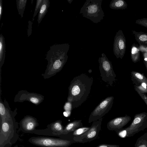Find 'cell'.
Returning a JSON list of instances; mask_svg holds the SVG:
<instances>
[{"label":"cell","instance_id":"obj_35","mask_svg":"<svg viewBox=\"0 0 147 147\" xmlns=\"http://www.w3.org/2000/svg\"><path fill=\"white\" fill-rule=\"evenodd\" d=\"M68 2L70 4H71L72 2L73 1V0H67Z\"/></svg>","mask_w":147,"mask_h":147},{"label":"cell","instance_id":"obj_5","mask_svg":"<svg viewBox=\"0 0 147 147\" xmlns=\"http://www.w3.org/2000/svg\"><path fill=\"white\" fill-rule=\"evenodd\" d=\"M147 128V113L136 114L130 125L121 130L116 131L118 136L122 138L133 136Z\"/></svg>","mask_w":147,"mask_h":147},{"label":"cell","instance_id":"obj_34","mask_svg":"<svg viewBox=\"0 0 147 147\" xmlns=\"http://www.w3.org/2000/svg\"><path fill=\"white\" fill-rule=\"evenodd\" d=\"M144 57V63L146 67L147 72V57L144 53H143Z\"/></svg>","mask_w":147,"mask_h":147},{"label":"cell","instance_id":"obj_36","mask_svg":"<svg viewBox=\"0 0 147 147\" xmlns=\"http://www.w3.org/2000/svg\"><path fill=\"white\" fill-rule=\"evenodd\" d=\"M144 53L147 57V52H143Z\"/></svg>","mask_w":147,"mask_h":147},{"label":"cell","instance_id":"obj_13","mask_svg":"<svg viewBox=\"0 0 147 147\" xmlns=\"http://www.w3.org/2000/svg\"><path fill=\"white\" fill-rule=\"evenodd\" d=\"M19 125L20 130L26 133L32 134L39 123L36 118L26 115L20 121Z\"/></svg>","mask_w":147,"mask_h":147},{"label":"cell","instance_id":"obj_28","mask_svg":"<svg viewBox=\"0 0 147 147\" xmlns=\"http://www.w3.org/2000/svg\"><path fill=\"white\" fill-rule=\"evenodd\" d=\"M135 23L147 28V18L138 19L136 21Z\"/></svg>","mask_w":147,"mask_h":147},{"label":"cell","instance_id":"obj_22","mask_svg":"<svg viewBox=\"0 0 147 147\" xmlns=\"http://www.w3.org/2000/svg\"><path fill=\"white\" fill-rule=\"evenodd\" d=\"M109 6L112 9L123 10L127 8V4L124 0H112Z\"/></svg>","mask_w":147,"mask_h":147},{"label":"cell","instance_id":"obj_32","mask_svg":"<svg viewBox=\"0 0 147 147\" xmlns=\"http://www.w3.org/2000/svg\"><path fill=\"white\" fill-rule=\"evenodd\" d=\"M3 12V0H0V21L2 18Z\"/></svg>","mask_w":147,"mask_h":147},{"label":"cell","instance_id":"obj_24","mask_svg":"<svg viewBox=\"0 0 147 147\" xmlns=\"http://www.w3.org/2000/svg\"><path fill=\"white\" fill-rule=\"evenodd\" d=\"M135 147H147V131L137 139Z\"/></svg>","mask_w":147,"mask_h":147},{"label":"cell","instance_id":"obj_19","mask_svg":"<svg viewBox=\"0 0 147 147\" xmlns=\"http://www.w3.org/2000/svg\"><path fill=\"white\" fill-rule=\"evenodd\" d=\"M5 39L2 35H0V71L1 76V68L4 62L5 55Z\"/></svg>","mask_w":147,"mask_h":147},{"label":"cell","instance_id":"obj_21","mask_svg":"<svg viewBox=\"0 0 147 147\" xmlns=\"http://www.w3.org/2000/svg\"><path fill=\"white\" fill-rule=\"evenodd\" d=\"M131 58L132 61L134 63L140 60V50L139 46L133 43L131 49Z\"/></svg>","mask_w":147,"mask_h":147},{"label":"cell","instance_id":"obj_2","mask_svg":"<svg viewBox=\"0 0 147 147\" xmlns=\"http://www.w3.org/2000/svg\"><path fill=\"white\" fill-rule=\"evenodd\" d=\"M69 47L68 43L55 44L50 47L45 58L48 61L47 68L41 75L45 79L54 76L62 69L68 59Z\"/></svg>","mask_w":147,"mask_h":147},{"label":"cell","instance_id":"obj_8","mask_svg":"<svg viewBox=\"0 0 147 147\" xmlns=\"http://www.w3.org/2000/svg\"><path fill=\"white\" fill-rule=\"evenodd\" d=\"M114 98L110 96L106 98L97 106L91 113L88 122L90 123L102 118L110 110L112 106Z\"/></svg>","mask_w":147,"mask_h":147},{"label":"cell","instance_id":"obj_25","mask_svg":"<svg viewBox=\"0 0 147 147\" xmlns=\"http://www.w3.org/2000/svg\"><path fill=\"white\" fill-rule=\"evenodd\" d=\"M27 1V0H16L18 14L21 16V18L23 17V14Z\"/></svg>","mask_w":147,"mask_h":147},{"label":"cell","instance_id":"obj_30","mask_svg":"<svg viewBox=\"0 0 147 147\" xmlns=\"http://www.w3.org/2000/svg\"><path fill=\"white\" fill-rule=\"evenodd\" d=\"M28 30H27V34L28 36H29L31 34L32 32V22L30 21H28Z\"/></svg>","mask_w":147,"mask_h":147},{"label":"cell","instance_id":"obj_16","mask_svg":"<svg viewBox=\"0 0 147 147\" xmlns=\"http://www.w3.org/2000/svg\"><path fill=\"white\" fill-rule=\"evenodd\" d=\"M131 76L132 82L134 85L139 86L144 84L147 86V78L144 74L133 71L131 72Z\"/></svg>","mask_w":147,"mask_h":147},{"label":"cell","instance_id":"obj_15","mask_svg":"<svg viewBox=\"0 0 147 147\" xmlns=\"http://www.w3.org/2000/svg\"><path fill=\"white\" fill-rule=\"evenodd\" d=\"M17 114V108H16L14 111H12L7 101L2 100L1 97L0 99V118H4Z\"/></svg>","mask_w":147,"mask_h":147},{"label":"cell","instance_id":"obj_9","mask_svg":"<svg viewBox=\"0 0 147 147\" xmlns=\"http://www.w3.org/2000/svg\"><path fill=\"white\" fill-rule=\"evenodd\" d=\"M103 118L94 121L89 129L82 135L73 138L72 141L74 143H85L93 141L98 137L101 128Z\"/></svg>","mask_w":147,"mask_h":147},{"label":"cell","instance_id":"obj_27","mask_svg":"<svg viewBox=\"0 0 147 147\" xmlns=\"http://www.w3.org/2000/svg\"><path fill=\"white\" fill-rule=\"evenodd\" d=\"M134 86L135 90H137L142 93H147V86L145 84H142L139 86L134 85Z\"/></svg>","mask_w":147,"mask_h":147},{"label":"cell","instance_id":"obj_7","mask_svg":"<svg viewBox=\"0 0 147 147\" xmlns=\"http://www.w3.org/2000/svg\"><path fill=\"white\" fill-rule=\"evenodd\" d=\"M101 55L98 60L100 76L103 81L108 83L111 86L116 80V75L113 69L111 62L104 53H102Z\"/></svg>","mask_w":147,"mask_h":147},{"label":"cell","instance_id":"obj_17","mask_svg":"<svg viewBox=\"0 0 147 147\" xmlns=\"http://www.w3.org/2000/svg\"><path fill=\"white\" fill-rule=\"evenodd\" d=\"M90 127L83 126L78 128L74 131L70 132L67 134L61 135L59 137L71 141L73 138L80 136L87 131L89 129Z\"/></svg>","mask_w":147,"mask_h":147},{"label":"cell","instance_id":"obj_23","mask_svg":"<svg viewBox=\"0 0 147 147\" xmlns=\"http://www.w3.org/2000/svg\"><path fill=\"white\" fill-rule=\"evenodd\" d=\"M49 0H44L38 15L37 21L38 24H40L46 14L49 6Z\"/></svg>","mask_w":147,"mask_h":147},{"label":"cell","instance_id":"obj_37","mask_svg":"<svg viewBox=\"0 0 147 147\" xmlns=\"http://www.w3.org/2000/svg\"><path fill=\"white\" fill-rule=\"evenodd\" d=\"M13 147H19L18 145H16Z\"/></svg>","mask_w":147,"mask_h":147},{"label":"cell","instance_id":"obj_26","mask_svg":"<svg viewBox=\"0 0 147 147\" xmlns=\"http://www.w3.org/2000/svg\"><path fill=\"white\" fill-rule=\"evenodd\" d=\"M43 1L44 0H36L34 13L32 18L33 21H34L35 17L36 15L38 12L39 11Z\"/></svg>","mask_w":147,"mask_h":147},{"label":"cell","instance_id":"obj_3","mask_svg":"<svg viewBox=\"0 0 147 147\" xmlns=\"http://www.w3.org/2000/svg\"><path fill=\"white\" fill-rule=\"evenodd\" d=\"M16 115L0 118V147H11L18 140V123L15 118Z\"/></svg>","mask_w":147,"mask_h":147},{"label":"cell","instance_id":"obj_12","mask_svg":"<svg viewBox=\"0 0 147 147\" xmlns=\"http://www.w3.org/2000/svg\"><path fill=\"white\" fill-rule=\"evenodd\" d=\"M126 48L125 37L122 31L119 30L115 36L113 45V52L117 58H123L125 52Z\"/></svg>","mask_w":147,"mask_h":147},{"label":"cell","instance_id":"obj_14","mask_svg":"<svg viewBox=\"0 0 147 147\" xmlns=\"http://www.w3.org/2000/svg\"><path fill=\"white\" fill-rule=\"evenodd\" d=\"M131 119V117L126 115L123 116L115 118L107 123V127L109 130L119 131L121 130Z\"/></svg>","mask_w":147,"mask_h":147},{"label":"cell","instance_id":"obj_4","mask_svg":"<svg viewBox=\"0 0 147 147\" xmlns=\"http://www.w3.org/2000/svg\"><path fill=\"white\" fill-rule=\"evenodd\" d=\"M102 0H87L80 11L83 16L98 23L103 20L105 13L101 7Z\"/></svg>","mask_w":147,"mask_h":147},{"label":"cell","instance_id":"obj_20","mask_svg":"<svg viewBox=\"0 0 147 147\" xmlns=\"http://www.w3.org/2000/svg\"><path fill=\"white\" fill-rule=\"evenodd\" d=\"M132 32L139 46H147V33L137 32L134 30H133Z\"/></svg>","mask_w":147,"mask_h":147},{"label":"cell","instance_id":"obj_18","mask_svg":"<svg viewBox=\"0 0 147 147\" xmlns=\"http://www.w3.org/2000/svg\"><path fill=\"white\" fill-rule=\"evenodd\" d=\"M82 121L81 120H76L68 123L64 127L62 135L67 134L78 128L83 127Z\"/></svg>","mask_w":147,"mask_h":147},{"label":"cell","instance_id":"obj_1","mask_svg":"<svg viewBox=\"0 0 147 147\" xmlns=\"http://www.w3.org/2000/svg\"><path fill=\"white\" fill-rule=\"evenodd\" d=\"M93 78L82 73L74 77L68 88L67 102L73 109L80 106L86 100L90 92Z\"/></svg>","mask_w":147,"mask_h":147},{"label":"cell","instance_id":"obj_29","mask_svg":"<svg viewBox=\"0 0 147 147\" xmlns=\"http://www.w3.org/2000/svg\"><path fill=\"white\" fill-rule=\"evenodd\" d=\"M120 146L118 145L110 144H101L95 147H119Z\"/></svg>","mask_w":147,"mask_h":147},{"label":"cell","instance_id":"obj_10","mask_svg":"<svg viewBox=\"0 0 147 147\" xmlns=\"http://www.w3.org/2000/svg\"><path fill=\"white\" fill-rule=\"evenodd\" d=\"M44 99V96L41 94L22 90L19 91L15 95L14 101L22 102L24 101H28L37 105L41 103Z\"/></svg>","mask_w":147,"mask_h":147},{"label":"cell","instance_id":"obj_6","mask_svg":"<svg viewBox=\"0 0 147 147\" xmlns=\"http://www.w3.org/2000/svg\"><path fill=\"white\" fill-rule=\"evenodd\" d=\"M28 141L30 143L42 147H68L74 142L61 138L37 136L30 138Z\"/></svg>","mask_w":147,"mask_h":147},{"label":"cell","instance_id":"obj_31","mask_svg":"<svg viewBox=\"0 0 147 147\" xmlns=\"http://www.w3.org/2000/svg\"><path fill=\"white\" fill-rule=\"evenodd\" d=\"M137 93L147 105V96L139 91Z\"/></svg>","mask_w":147,"mask_h":147},{"label":"cell","instance_id":"obj_33","mask_svg":"<svg viewBox=\"0 0 147 147\" xmlns=\"http://www.w3.org/2000/svg\"><path fill=\"white\" fill-rule=\"evenodd\" d=\"M139 48L142 52H147V46H139Z\"/></svg>","mask_w":147,"mask_h":147},{"label":"cell","instance_id":"obj_11","mask_svg":"<svg viewBox=\"0 0 147 147\" xmlns=\"http://www.w3.org/2000/svg\"><path fill=\"white\" fill-rule=\"evenodd\" d=\"M47 128L44 129H36L33 132L39 135L60 137L63 134L64 127L61 120H57L49 125Z\"/></svg>","mask_w":147,"mask_h":147}]
</instances>
